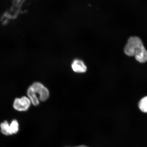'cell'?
<instances>
[{"label": "cell", "instance_id": "6da1fadb", "mask_svg": "<svg viewBox=\"0 0 147 147\" xmlns=\"http://www.w3.org/2000/svg\"><path fill=\"white\" fill-rule=\"evenodd\" d=\"M143 45L142 40L139 38L137 36L130 37L125 46L124 53L128 56H134L136 49Z\"/></svg>", "mask_w": 147, "mask_h": 147}, {"label": "cell", "instance_id": "7a4b0ae2", "mask_svg": "<svg viewBox=\"0 0 147 147\" xmlns=\"http://www.w3.org/2000/svg\"><path fill=\"white\" fill-rule=\"evenodd\" d=\"M30 87L36 96L38 94L39 95L40 101L44 102L49 98V92L48 90L40 83L34 82Z\"/></svg>", "mask_w": 147, "mask_h": 147}, {"label": "cell", "instance_id": "3957f363", "mask_svg": "<svg viewBox=\"0 0 147 147\" xmlns=\"http://www.w3.org/2000/svg\"><path fill=\"white\" fill-rule=\"evenodd\" d=\"M30 104L31 101L28 98L23 96L21 98H16L15 100L13 107L18 111H26L30 107Z\"/></svg>", "mask_w": 147, "mask_h": 147}, {"label": "cell", "instance_id": "277c9868", "mask_svg": "<svg viewBox=\"0 0 147 147\" xmlns=\"http://www.w3.org/2000/svg\"><path fill=\"white\" fill-rule=\"evenodd\" d=\"M134 56L136 60L140 63H145L147 61V51L143 45L136 49Z\"/></svg>", "mask_w": 147, "mask_h": 147}, {"label": "cell", "instance_id": "5b68a950", "mask_svg": "<svg viewBox=\"0 0 147 147\" xmlns=\"http://www.w3.org/2000/svg\"><path fill=\"white\" fill-rule=\"evenodd\" d=\"M71 67L73 71L76 72L84 73L87 71V67L82 61L75 60L74 61Z\"/></svg>", "mask_w": 147, "mask_h": 147}, {"label": "cell", "instance_id": "8992f818", "mask_svg": "<svg viewBox=\"0 0 147 147\" xmlns=\"http://www.w3.org/2000/svg\"><path fill=\"white\" fill-rule=\"evenodd\" d=\"M27 94L31 102H32L34 105L37 106L39 104V102L38 97L35 94L34 92L30 87L28 89Z\"/></svg>", "mask_w": 147, "mask_h": 147}, {"label": "cell", "instance_id": "52a82bcc", "mask_svg": "<svg viewBox=\"0 0 147 147\" xmlns=\"http://www.w3.org/2000/svg\"><path fill=\"white\" fill-rule=\"evenodd\" d=\"M1 133L5 135H12L11 133L10 126L6 121L2 123L0 125Z\"/></svg>", "mask_w": 147, "mask_h": 147}, {"label": "cell", "instance_id": "ba28073f", "mask_svg": "<svg viewBox=\"0 0 147 147\" xmlns=\"http://www.w3.org/2000/svg\"><path fill=\"white\" fill-rule=\"evenodd\" d=\"M139 107L141 111L147 113V96L141 99L139 102Z\"/></svg>", "mask_w": 147, "mask_h": 147}, {"label": "cell", "instance_id": "9c48e42d", "mask_svg": "<svg viewBox=\"0 0 147 147\" xmlns=\"http://www.w3.org/2000/svg\"><path fill=\"white\" fill-rule=\"evenodd\" d=\"M10 126L11 133L12 135L17 133L19 128V125L17 121L16 120L13 121Z\"/></svg>", "mask_w": 147, "mask_h": 147}, {"label": "cell", "instance_id": "30bf717a", "mask_svg": "<svg viewBox=\"0 0 147 147\" xmlns=\"http://www.w3.org/2000/svg\"><path fill=\"white\" fill-rule=\"evenodd\" d=\"M75 147H88L86 146H84V145H82V146H78Z\"/></svg>", "mask_w": 147, "mask_h": 147}]
</instances>
